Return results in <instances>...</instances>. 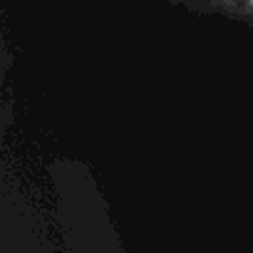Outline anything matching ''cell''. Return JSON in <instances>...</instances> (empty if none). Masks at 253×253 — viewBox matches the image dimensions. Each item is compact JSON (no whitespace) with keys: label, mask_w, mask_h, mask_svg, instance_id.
<instances>
[{"label":"cell","mask_w":253,"mask_h":253,"mask_svg":"<svg viewBox=\"0 0 253 253\" xmlns=\"http://www.w3.org/2000/svg\"><path fill=\"white\" fill-rule=\"evenodd\" d=\"M251 3H253V0H251Z\"/></svg>","instance_id":"cell-1"}]
</instances>
